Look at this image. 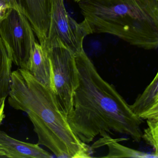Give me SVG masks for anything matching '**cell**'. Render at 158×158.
Returning <instances> with one entry per match:
<instances>
[{
  "instance_id": "cell-1",
  "label": "cell",
  "mask_w": 158,
  "mask_h": 158,
  "mask_svg": "<svg viewBox=\"0 0 158 158\" xmlns=\"http://www.w3.org/2000/svg\"><path fill=\"white\" fill-rule=\"evenodd\" d=\"M75 57L79 81L67 117L74 134L87 144L98 136L112 132L140 142L143 120L132 113L115 87L102 78L84 49Z\"/></svg>"
},
{
  "instance_id": "cell-2",
  "label": "cell",
  "mask_w": 158,
  "mask_h": 158,
  "mask_svg": "<svg viewBox=\"0 0 158 158\" xmlns=\"http://www.w3.org/2000/svg\"><path fill=\"white\" fill-rule=\"evenodd\" d=\"M8 102L27 114L37 136V144L56 157L91 158L89 147L72 131L55 93L28 70L19 68L12 73Z\"/></svg>"
},
{
  "instance_id": "cell-3",
  "label": "cell",
  "mask_w": 158,
  "mask_h": 158,
  "mask_svg": "<svg viewBox=\"0 0 158 158\" xmlns=\"http://www.w3.org/2000/svg\"><path fill=\"white\" fill-rule=\"evenodd\" d=\"M92 34H107L148 50L158 47V0H81Z\"/></svg>"
},
{
  "instance_id": "cell-4",
  "label": "cell",
  "mask_w": 158,
  "mask_h": 158,
  "mask_svg": "<svg viewBox=\"0 0 158 158\" xmlns=\"http://www.w3.org/2000/svg\"><path fill=\"white\" fill-rule=\"evenodd\" d=\"M41 46L50 62L54 93L67 117L72 111L74 93L79 81L75 54L57 39L46 40Z\"/></svg>"
},
{
  "instance_id": "cell-5",
  "label": "cell",
  "mask_w": 158,
  "mask_h": 158,
  "mask_svg": "<svg viewBox=\"0 0 158 158\" xmlns=\"http://www.w3.org/2000/svg\"><path fill=\"white\" fill-rule=\"evenodd\" d=\"M35 32L24 15L14 8L3 7L0 12V36L19 68L27 69L30 53L36 42Z\"/></svg>"
},
{
  "instance_id": "cell-6",
  "label": "cell",
  "mask_w": 158,
  "mask_h": 158,
  "mask_svg": "<svg viewBox=\"0 0 158 158\" xmlns=\"http://www.w3.org/2000/svg\"><path fill=\"white\" fill-rule=\"evenodd\" d=\"M90 34L92 32L85 20L78 23L69 15L64 0H52L49 28L46 41L57 39L76 54L84 49V39Z\"/></svg>"
},
{
  "instance_id": "cell-7",
  "label": "cell",
  "mask_w": 158,
  "mask_h": 158,
  "mask_svg": "<svg viewBox=\"0 0 158 158\" xmlns=\"http://www.w3.org/2000/svg\"><path fill=\"white\" fill-rule=\"evenodd\" d=\"M51 5L52 0H0V5L14 8L26 17L41 45L48 33Z\"/></svg>"
},
{
  "instance_id": "cell-8",
  "label": "cell",
  "mask_w": 158,
  "mask_h": 158,
  "mask_svg": "<svg viewBox=\"0 0 158 158\" xmlns=\"http://www.w3.org/2000/svg\"><path fill=\"white\" fill-rule=\"evenodd\" d=\"M0 157L50 158L52 155L38 144L18 140L0 129Z\"/></svg>"
},
{
  "instance_id": "cell-9",
  "label": "cell",
  "mask_w": 158,
  "mask_h": 158,
  "mask_svg": "<svg viewBox=\"0 0 158 158\" xmlns=\"http://www.w3.org/2000/svg\"><path fill=\"white\" fill-rule=\"evenodd\" d=\"M129 108L132 113L141 120L158 121V73L134 103L129 105Z\"/></svg>"
},
{
  "instance_id": "cell-10",
  "label": "cell",
  "mask_w": 158,
  "mask_h": 158,
  "mask_svg": "<svg viewBox=\"0 0 158 158\" xmlns=\"http://www.w3.org/2000/svg\"><path fill=\"white\" fill-rule=\"evenodd\" d=\"M26 70L39 82L54 92L49 59L46 50L37 41L35 43L30 53Z\"/></svg>"
},
{
  "instance_id": "cell-11",
  "label": "cell",
  "mask_w": 158,
  "mask_h": 158,
  "mask_svg": "<svg viewBox=\"0 0 158 158\" xmlns=\"http://www.w3.org/2000/svg\"><path fill=\"white\" fill-rule=\"evenodd\" d=\"M102 139L101 142L99 143L100 146H102L105 143L108 148V154L102 157L103 158H157L158 157L153 152L146 153L125 147L118 143V139H113L109 135L102 137Z\"/></svg>"
},
{
  "instance_id": "cell-12",
  "label": "cell",
  "mask_w": 158,
  "mask_h": 158,
  "mask_svg": "<svg viewBox=\"0 0 158 158\" xmlns=\"http://www.w3.org/2000/svg\"><path fill=\"white\" fill-rule=\"evenodd\" d=\"M12 59L0 36V100L9 96L11 83Z\"/></svg>"
},
{
  "instance_id": "cell-13",
  "label": "cell",
  "mask_w": 158,
  "mask_h": 158,
  "mask_svg": "<svg viewBox=\"0 0 158 158\" xmlns=\"http://www.w3.org/2000/svg\"><path fill=\"white\" fill-rule=\"evenodd\" d=\"M148 127L142 132L141 139L152 147L158 156V121H147Z\"/></svg>"
},
{
  "instance_id": "cell-14",
  "label": "cell",
  "mask_w": 158,
  "mask_h": 158,
  "mask_svg": "<svg viewBox=\"0 0 158 158\" xmlns=\"http://www.w3.org/2000/svg\"><path fill=\"white\" fill-rule=\"evenodd\" d=\"M5 101L6 99L0 100V125L1 124L5 117Z\"/></svg>"
},
{
  "instance_id": "cell-15",
  "label": "cell",
  "mask_w": 158,
  "mask_h": 158,
  "mask_svg": "<svg viewBox=\"0 0 158 158\" xmlns=\"http://www.w3.org/2000/svg\"><path fill=\"white\" fill-rule=\"evenodd\" d=\"M2 7H3V6H2V5H0V12H1L2 10Z\"/></svg>"
},
{
  "instance_id": "cell-16",
  "label": "cell",
  "mask_w": 158,
  "mask_h": 158,
  "mask_svg": "<svg viewBox=\"0 0 158 158\" xmlns=\"http://www.w3.org/2000/svg\"><path fill=\"white\" fill-rule=\"evenodd\" d=\"M80 1H81V0H74V1L75 2H77V3H78L79 2H80Z\"/></svg>"
}]
</instances>
